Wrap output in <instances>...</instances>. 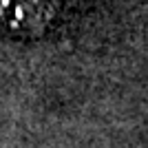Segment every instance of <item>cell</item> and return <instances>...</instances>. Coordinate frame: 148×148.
Wrapping results in <instances>:
<instances>
[{"label":"cell","mask_w":148,"mask_h":148,"mask_svg":"<svg viewBox=\"0 0 148 148\" xmlns=\"http://www.w3.org/2000/svg\"><path fill=\"white\" fill-rule=\"evenodd\" d=\"M56 11V0H0V22L11 31L36 33Z\"/></svg>","instance_id":"6da1fadb"}]
</instances>
